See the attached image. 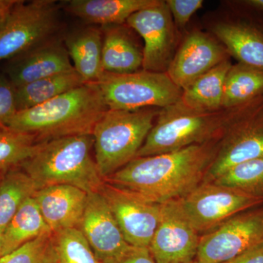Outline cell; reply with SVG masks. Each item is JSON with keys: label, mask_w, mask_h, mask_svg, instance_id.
<instances>
[{"label": "cell", "mask_w": 263, "mask_h": 263, "mask_svg": "<svg viewBox=\"0 0 263 263\" xmlns=\"http://www.w3.org/2000/svg\"><path fill=\"white\" fill-rule=\"evenodd\" d=\"M19 0H0V27L6 22Z\"/></svg>", "instance_id": "36"}, {"label": "cell", "mask_w": 263, "mask_h": 263, "mask_svg": "<svg viewBox=\"0 0 263 263\" xmlns=\"http://www.w3.org/2000/svg\"><path fill=\"white\" fill-rule=\"evenodd\" d=\"M200 236L172 200L162 204L148 249L157 263H190L196 258Z\"/></svg>", "instance_id": "13"}, {"label": "cell", "mask_w": 263, "mask_h": 263, "mask_svg": "<svg viewBox=\"0 0 263 263\" xmlns=\"http://www.w3.org/2000/svg\"><path fill=\"white\" fill-rule=\"evenodd\" d=\"M108 110L97 83H87L42 105L17 112L6 125L33 135L38 142L91 135Z\"/></svg>", "instance_id": "2"}, {"label": "cell", "mask_w": 263, "mask_h": 263, "mask_svg": "<svg viewBox=\"0 0 263 263\" xmlns=\"http://www.w3.org/2000/svg\"><path fill=\"white\" fill-rule=\"evenodd\" d=\"M174 201L200 235L238 213L263 205L262 199L214 182H202Z\"/></svg>", "instance_id": "8"}, {"label": "cell", "mask_w": 263, "mask_h": 263, "mask_svg": "<svg viewBox=\"0 0 263 263\" xmlns=\"http://www.w3.org/2000/svg\"><path fill=\"white\" fill-rule=\"evenodd\" d=\"M262 157L263 96L251 102L224 133L203 182H212L232 167Z\"/></svg>", "instance_id": "9"}, {"label": "cell", "mask_w": 263, "mask_h": 263, "mask_svg": "<svg viewBox=\"0 0 263 263\" xmlns=\"http://www.w3.org/2000/svg\"><path fill=\"white\" fill-rule=\"evenodd\" d=\"M263 243V205L238 213L200 236L195 260L224 263Z\"/></svg>", "instance_id": "10"}, {"label": "cell", "mask_w": 263, "mask_h": 263, "mask_svg": "<svg viewBox=\"0 0 263 263\" xmlns=\"http://www.w3.org/2000/svg\"><path fill=\"white\" fill-rule=\"evenodd\" d=\"M91 135L62 137L38 143L23 169L37 190L53 185H71L87 193H99L105 183L91 155Z\"/></svg>", "instance_id": "3"}, {"label": "cell", "mask_w": 263, "mask_h": 263, "mask_svg": "<svg viewBox=\"0 0 263 263\" xmlns=\"http://www.w3.org/2000/svg\"><path fill=\"white\" fill-rule=\"evenodd\" d=\"M102 63L104 72L133 73L143 68V46L127 24L103 26Z\"/></svg>", "instance_id": "19"}, {"label": "cell", "mask_w": 263, "mask_h": 263, "mask_svg": "<svg viewBox=\"0 0 263 263\" xmlns=\"http://www.w3.org/2000/svg\"><path fill=\"white\" fill-rule=\"evenodd\" d=\"M263 96V70L238 63L227 74L223 108L240 106Z\"/></svg>", "instance_id": "25"}, {"label": "cell", "mask_w": 263, "mask_h": 263, "mask_svg": "<svg viewBox=\"0 0 263 263\" xmlns=\"http://www.w3.org/2000/svg\"><path fill=\"white\" fill-rule=\"evenodd\" d=\"M224 263H263V243Z\"/></svg>", "instance_id": "35"}, {"label": "cell", "mask_w": 263, "mask_h": 263, "mask_svg": "<svg viewBox=\"0 0 263 263\" xmlns=\"http://www.w3.org/2000/svg\"><path fill=\"white\" fill-rule=\"evenodd\" d=\"M212 182L263 200V157L232 167Z\"/></svg>", "instance_id": "28"}, {"label": "cell", "mask_w": 263, "mask_h": 263, "mask_svg": "<svg viewBox=\"0 0 263 263\" xmlns=\"http://www.w3.org/2000/svg\"><path fill=\"white\" fill-rule=\"evenodd\" d=\"M158 0H67V12L88 24L103 26L123 24L133 13L156 4Z\"/></svg>", "instance_id": "20"}, {"label": "cell", "mask_w": 263, "mask_h": 263, "mask_svg": "<svg viewBox=\"0 0 263 263\" xmlns=\"http://www.w3.org/2000/svg\"><path fill=\"white\" fill-rule=\"evenodd\" d=\"M230 58L226 48L212 34L193 29L179 43L167 73L183 89Z\"/></svg>", "instance_id": "14"}, {"label": "cell", "mask_w": 263, "mask_h": 263, "mask_svg": "<svg viewBox=\"0 0 263 263\" xmlns=\"http://www.w3.org/2000/svg\"><path fill=\"white\" fill-rule=\"evenodd\" d=\"M18 167L5 173L0 181L1 233H3L24 202L34 196L37 191L35 183L28 174Z\"/></svg>", "instance_id": "26"}, {"label": "cell", "mask_w": 263, "mask_h": 263, "mask_svg": "<svg viewBox=\"0 0 263 263\" xmlns=\"http://www.w3.org/2000/svg\"><path fill=\"white\" fill-rule=\"evenodd\" d=\"M74 69L85 83H96L103 75L101 28L89 27L70 34L65 41Z\"/></svg>", "instance_id": "21"}, {"label": "cell", "mask_w": 263, "mask_h": 263, "mask_svg": "<svg viewBox=\"0 0 263 263\" xmlns=\"http://www.w3.org/2000/svg\"><path fill=\"white\" fill-rule=\"evenodd\" d=\"M85 84L81 76L73 70L15 88L17 110L21 111L42 105Z\"/></svg>", "instance_id": "24"}, {"label": "cell", "mask_w": 263, "mask_h": 263, "mask_svg": "<svg viewBox=\"0 0 263 263\" xmlns=\"http://www.w3.org/2000/svg\"><path fill=\"white\" fill-rule=\"evenodd\" d=\"M160 110L108 109L99 119L91 136L95 162L103 179L136 158Z\"/></svg>", "instance_id": "5"}, {"label": "cell", "mask_w": 263, "mask_h": 263, "mask_svg": "<svg viewBox=\"0 0 263 263\" xmlns=\"http://www.w3.org/2000/svg\"><path fill=\"white\" fill-rule=\"evenodd\" d=\"M38 143L33 135L0 122V174L20 167L32 157Z\"/></svg>", "instance_id": "27"}, {"label": "cell", "mask_w": 263, "mask_h": 263, "mask_svg": "<svg viewBox=\"0 0 263 263\" xmlns=\"http://www.w3.org/2000/svg\"><path fill=\"white\" fill-rule=\"evenodd\" d=\"M165 3L179 31L186 28L190 19L204 4L202 0H167Z\"/></svg>", "instance_id": "31"}, {"label": "cell", "mask_w": 263, "mask_h": 263, "mask_svg": "<svg viewBox=\"0 0 263 263\" xmlns=\"http://www.w3.org/2000/svg\"><path fill=\"white\" fill-rule=\"evenodd\" d=\"M126 24L143 41L142 70L167 72L179 47L178 30L165 1L145 8L127 19Z\"/></svg>", "instance_id": "11"}, {"label": "cell", "mask_w": 263, "mask_h": 263, "mask_svg": "<svg viewBox=\"0 0 263 263\" xmlns=\"http://www.w3.org/2000/svg\"><path fill=\"white\" fill-rule=\"evenodd\" d=\"M230 3L237 11L263 20V0H240Z\"/></svg>", "instance_id": "34"}, {"label": "cell", "mask_w": 263, "mask_h": 263, "mask_svg": "<svg viewBox=\"0 0 263 263\" xmlns=\"http://www.w3.org/2000/svg\"><path fill=\"white\" fill-rule=\"evenodd\" d=\"M3 253V233L0 232V257H2Z\"/></svg>", "instance_id": "37"}, {"label": "cell", "mask_w": 263, "mask_h": 263, "mask_svg": "<svg viewBox=\"0 0 263 263\" xmlns=\"http://www.w3.org/2000/svg\"><path fill=\"white\" fill-rule=\"evenodd\" d=\"M17 112L15 87L6 75H0V122L8 124Z\"/></svg>", "instance_id": "32"}, {"label": "cell", "mask_w": 263, "mask_h": 263, "mask_svg": "<svg viewBox=\"0 0 263 263\" xmlns=\"http://www.w3.org/2000/svg\"><path fill=\"white\" fill-rule=\"evenodd\" d=\"M221 138L162 155L136 157L104 181L157 203L178 200L203 182Z\"/></svg>", "instance_id": "1"}, {"label": "cell", "mask_w": 263, "mask_h": 263, "mask_svg": "<svg viewBox=\"0 0 263 263\" xmlns=\"http://www.w3.org/2000/svg\"><path fill=\"white\" fill-rule=\"evenodd\" d=\"M0 263H59L54 234L48 232L0 257Z\"/></svg>", "instance_id": "30"}, {"label": "cell", "mask_w": 263, "mask_h": 263, "mask_svg": "<svg viewBox=\"0 0 263 263\" xmlns=\"http://www.w3.org/2000/svg\"><path fill=\"white\" fill-rule=\"evenodd\" d=\"M108 109L134 110L169 108L179 103L182 89L167 72L141 70L133 73L104 72L96 82Z\"/></svg>", "instance_id": "6"}, {"label": "cell", "mask_w": 263, "mask_h": 263, "mask_svg": "<svg viewBox=\"0 0 263 263\" xmlns=\"http://www.w3.org/2000/svg\"><path fill=\"white\" fill-rule=\"evenodd\" d=\"M232 65L229 59L197 78L182 89L178 103L195 112H214L224 109V81Z\"/></svg>", "instance_id": "22"}, {"label": "cell", "mask_w": 263, "mask_h": 263, "mask_svg": "<svg viewBox=\"0 0 263 263\" xmlns=\"http://www.w3.org/2000/svg\"><path fill=\"white\" fill-rule=\"evenodd\" d=\"M251 102L214 112L193 111L179 103L161 109L136 157L162 155L219 139Z\"/></svg>", "instance_id": "4"}, {"label": "cell", "mask_w": 263, "mask_h": 263, "mask_svg": "<svg viewBox=\"0 0 263 263\" xmlns=\"http://www.w3.org/2000/svg\"><path fill=\"white\" fill-rule=\"evenodd\" d=\"M238 15L211 24L210 33L239 63L263 70V24L261 19Z\"/></svg>", "instance_id": "16"}, {"label": "cell", "mask_w": 263, "mask_h": 263, "mask_svg": "<svg viewBox=\"0 0 263 263\" xmlns=\"http://www.w3.org/2000/svg\"><path fill=\"white\" fill-rule=\"evenodd\" d=\"M59 10L54 0H19L0 27V62L51 39L58 27Z\"/></svg>", "instance_id": "7"}, {"label": "cell", "mask_w": 263, "mask_h": 263, "mask_svg": "<svg viewBox=\"0 0 263 263\" xmlns=\"http://www.w3.org/2000/svg\"><path fill=\"white\" fill-rule=\"evenodd\" d=\"M190 263H199L198 262H197V261L195 260H193V262H190Z\"/></svg>", "instance_id": "39"}, {"label": "cell", "mask_w": 263, "mask_h": 263, "mask_svg": "<svg viewBox=\"0 0 263 263\" xmlns=\"http://www.w3.org/2000/svg\"><path fill=\"white\" fill-rule=\"evenodd\" d=\"M88 193L71 185H53L38 190L34 197L52 233L79 228Z\"/></svg>", "instance_id": "18"}, {"label": "cell", "mask_w": 263, "mask_h": 263, "mask_svg": "<svg viewBox=\"0 0 263 263\" xmlns=\"http://www.w3.org/2000/svg\"><path fill=\"white\" fill-rule=\"evenodd\" d=\"M5 173H3V174H0V181H1L2 178L3 177Z\"/></svg>", "instance_id": "38"}, {"label": "cell", "mask_w": 263, "mask_h": 263, "mask_svg": "<svg viewBox=\"0 0 263 263\" xmlns=\"http://www.w3.org/2000/svg\"><path fill=\"white\" fill-rule=\"evenodd\" d=\"M99 193L103 197L128 245L148 248L160 223L162 204L105 182Z\"/></svg>", "instance_id": "12"}, {"label": "cell", "mask_w": 263, "mask_h": 263, "mask_svg": "<svg viewBox=\"0 0 263 263\" xmlns=\"http://www.w3.org/2000/svg\"><path fill=\"white\" fill-rule=\"evenodd\" d=\"M110 263H157L148 248L130 246L119 257Z\"/></svg>", "instance_id": "33"}, {"label": "cell", "mask_w": 263, "mask_h": 263, "mask_svg": "<svg viewBox=\"0 0 263 263\" xmlns=\"http://www.w3.org/2000/svg\"><path fill=\"white\" fill-rule=\"evenodd\" d=\"M53 234L59 263H103L79 228L60 230Z\"/></svg>", "instance_id": "29"}, {"label": "cell", "mask_w": 263, "mask_h": 263, "mask_svg": "<svg viewBox=\"0 0 263 263\" xmlns=\"http://www.w3.org/2000/svg\"><path fill=\"white\" fill-rule=\"evenodd\" d=\"M48 232L51 230L43 219L35 199L29 197L3 231L2 257Z\"/></svg>", "instance_id": "23"}, {"label": "cell", "mask_w": 263, "mask_h": 263, "mask_svg": "<svg viewBox=\"0 0 263 263\" xmlns=\"http://www.w3.org/2000/svg\"><path fill=\"white\" fill-rule=\"evenodd\" d=\"M75 70L61 41L48 40L10 60L5 75L15 88Z\"/></svg>", "instance_id": "17"}, {"label": "cell", "mask_w": 263, "mask_h": 263, "mask_svg": "<svg viewBox=\"0 0 263 263\" xmlns=\"http://www.w3.org/2000/svg\"><path fill=\"white\" fill-rule=\"evenodd\" d=\"M79 228L96 257L103 263L113 262L130 247L108 204L99 193H88Z\"/></svg>", "instance_id": "15"}]
</instances>
